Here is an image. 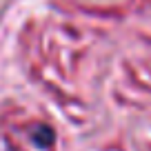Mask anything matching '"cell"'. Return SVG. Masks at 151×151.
<instances>
[{
  "instance_id": "1",
  "label": "cell",
  "mask_w": 151,
  "mask_h": 151,
  "mask_svg": "<svg viewBox=\"0 0 151 151\" xmlns=\"http://www.w3.org/2000/svg\"><path fill=\"white\" fill-rule=\"evenodd\" d=\"M33 140H36L38 147H49V145L53 142L51 129H47V127H38L36 131H33Z\"/></svg>"
}]
</instances>
